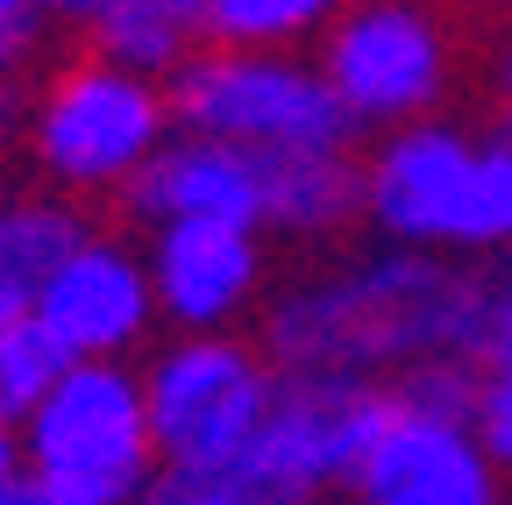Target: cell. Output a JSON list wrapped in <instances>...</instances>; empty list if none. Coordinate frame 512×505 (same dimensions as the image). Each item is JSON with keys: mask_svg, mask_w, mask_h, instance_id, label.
<instances>
[{"mask_svg": "<svg viewBox=\"0 0 512 505\" xmlns=\"http://www.w3.org/2000/svg\"><path fill=\"white\" fill-rule=\"evenodd\" d=\"M256 342L278 370L320 377H392L420 356H484L491 349V278L477 257L384 242L370 257L292 278L256 306Z\"/></svg>", "mask_w": 512, "mask_h": 505, "instance_id": "obj_1", "label": "cell"}, {"mask_svg": "<svg viewBox=\"0 0 512 505\" xmlns=\"http://www.w3.org/2000/svg\"><path fill=\"white\" fill-rule=\"evenodd\" d=\"M363 221L384 242L505 257L512 249V100L484 129L463 121H399L363 157Z\"/></svg>", "mask_w": 512, "mask_h": 505, "instance_id": "obj_2", "label": "cell"}, {"mask_svg": "<svg viewBox=\"0 0 512 505\" xmlns=\"http://www.w3.org/2000/svg\"><path fill=\"white\" fill-rule=\"evenodd\" d=\"M171 86L157 72L114 65L93 43L36 86L22 114V150L36 178L64 200H121L164 143H171Z\"/></svg>", "mask_w": 512, "mask_h": 505, "instance_id": "obj_3", "label": "cell"}, {"mask_svg": "<svg viewBox=\"0 0 512 505\" xmlns=\"http://www.w3.org/2000/svg\"><path fill=\"white\" fill-rule=\"evenodd\" d=\"M15 441L22 470L57 505H136L164 470L143 370H128V356H72Z\"/></svg>", "mask_w": 512, "mask_h": 505, "instance_id": "obj_4", "label": "cell"}, {"mask_svg": "<svg viewBox=\"0 0 512 505\" xmlns=\"http://www.w3.org/2000/svg\"><path fill=\"white\" fill-rule=\"evenodd\" d=\"M171 121L256 157L285 150H356V114L328 86L313 50H249V43H200L164 79Z\"/></svg>", "mask_w": 512, "mask_h": 505, "instance_id": "obj_5", "label": "cell"}, {"mask_svg": "<svg viewBox=\"0 0 512 505\" xmlns=\"http://www.w3.org/2000/svg\"><path fill=\"white\" fill-rule=\"evenodd\" d=\"M384 413H392V385H377V377L278 370L271 413L235 449L221 484L242 505H328L349 491Z\"/></svg>", "mask_w": 512, "mask_h": 505, "instance_id": "obj_6", "label": "cell"}, {"mask_svg": "<svg viewBox=\"0 0 512 505\" xmlns=\"http://www.w3.org/2000/svg\"><path fill=\"white\" fill-rule=\"evenodd\" d=\"M313 57L356 114V129H399V121L441 114L463 72L456 29L434 0H342Z\"/></svg>", "mask_w": 512, "mask_h": 505, "instance_id": "obj_7", "label": "cell"}, {"mask_svg": "<svg viewBox=\"0 0 512 505\" xmlns=\"http://www.w3.org/2000/svg\"><path fill=\"white\" fill-rule=\"evenodd\" d=\"M271 392H278V363L264 356V342L235 328L171 335L143 363L150 434L171 470H228L235 449L256 434V420L271 413Z\"/></svg>", "mask_w": 512, "mask_h": 505, "instance_id": "obj_8", "label": "cell"}, {"mask_svg": "<svg viewBox=\"0 0 512 505\" xmlns=\"http://www.w3.org/2000/svg\"><path fill=\"white\" fill-rule=\"evenodd\" d=\"M29 313H36V328L64 356H136L164 328L157 285H150V257L128 249L121 235H107V228H86L43 271Z\"/></svg>", "mask_w": 512, "mask_h": 505, "instance_id": "obj_9", "label": "cell"}, {"mask_svg": "<svg viewBox=\"0 0 512 505\" xmlns=\"http://www.w3.org/2000/svg\"><path fill=\"white\" fill-rule=\"evenodd\" d=\"M356 505H505V463L491 456V441L477 420H448L399 406L384 413L370 434V449L349 477Z\"/></svg>", "mask_w": 512, "mask_h": 505, "instance_id": "obj_10", "label": "cell"}, {"mask_svg": "<svg viewBox=\"0 0 512 505\" xmlns=\"http://www.w3.org/2000/svg\"><path fill=\"white\" fill-rule=\"evenodd\" d=\"M271 235L249 221H157L143 257L157 285V313L171 335H207V328H242L264 306L271 278Z\"/></svg>", "mask_w": 512, "mask_h": 505, "instance_id": "obj_11", "label": "cell"}, {"mask_svg": "<svg viewBox=\"0 0 512 505\" xmlns=\"http://www.w3.org/2000/svg\"><path fill=\"white\" fill-rule=\"evenodd\" d=\"M264 178H271V157H256L242 143H221V136H200V129H171V143L128 178V221H249L264 228Z\"/></svg>", "mask_w": 512, "mask_h": 505, "instance_id": "obj_12", "label": "cell"}, {"mask_svg": "<svg viewBox=\"0 0 512 505\" xmlns=\"http://www.w3.org/2000/svg\"><path fill=\"white\" fill-rule=\"evenodd\" d=\"M363 221V164L356 150H285L264 178V235L328 242Z\"/></svg>", "mask_w": 512, "mask_h": 505, "instance_id": "obj_13", "label": "cell"}, {"mask_svg": "<svg viewBox=\"0 0 512 505\" xmlns=\"http://www.w3.org/2000/svg\"><path fill=\"white\" fill-rule=\"evenodd\" d=\"M93 221L79 214V200L64 193H8L0 200V328L22 321L36 306L43 271L86 235Z\"/></svg>", "mask_w": 512, "mask_h": 505, "instance_id": "obj_14", "label": "cell"}, {"mask_svg": "<svg viewBox=\"0 0 512 505\" xmlns=\"http://www.w3.org/2000/svg\"><path fill=\"white\" fill-rule=\"evenodd\" d=\"M86 43L114 65L171 79L207 43V0H100V15L86 22Z\"/></svg>", "mask_w": 512, "mask_h": 505, "instance_id": "obj_15", "label": "cell"}, {"mask_svg": "<svg viewBox=\"0 0 512 505\" xmlns=\"http://www.w3.org/2000/svg\"><path fill=\"white\" fill-rule=\"evenodd\" d=\"M335 15H342V0H207V43L313 50Z\"/></svg>", "mask_w": 512, "mask_h": 505, "instance_id": "obj_16", "label": "cell"}, {"mask_svg": "<svg viewBox=\"0 0 512 505\" xmlns=\"http://www.w3.org/2000/svg\"><path fill=\"white\" fill-rule=\"evenodd\" d=\"M64 363H72V356L36 328V313H22V321L0 328V427H22L43 406V392L57 385Z\"/></svg>", "mask_w": 512, "mask_h": 505, "instance_id": "obj_17", "label": "cell"}, {"mask_svg": "<svg viewBox=\"0 0 512 505\" xmlns=\"http://www.w3.org/2000/svg\"><path fill=\"white\" fill-rule=\"evenodd\" d=\"M477 392H484V356H420L392 377L399 406L448 413V420H477Z\"/></svg>", "mask_w": 512, "mask_h": 505, "instance_id": "obj_18", "label": "cell"}, {"mask_svg": "<svg viewBox=\"0 0 512 505\" xmlns=\"http://www.w3.org/2000/svg\"><path fill=\"white\" fill-rule=\"evenodd\" d=\"M477 434L491 441V456L512 477V349L484 356V392H477Z\"/></svg>", "mask_w": 512, "mask_h": 505, "instance_id": "obj_19", "label": "cell"}, {"mask_svg": "<svg viewBox=\"0 0 512 505\" xmlns=\"http://www.w3.org/2000/svg\"><path fill=\"white\" fill-rule=\"evenodd\" d=\"M136 505H242V498L221 484V470H171L164 463Z\"/></svg>", "mask_w": 512, "mask_h": 505, "instance_id": "obj_20", "label": "cell"}, {"mask_svg": "<svg viewBox=\"0 0 512 505\" xmlns=\"http://www.w3.org/2000/svg\"><path fill=\"white\" fill-rule=\"evenodd\" d=\"M491 349H512V271L491 278ZM484 349V356H491Z\"/></svg>", "mask_w": 512, "mask_h": 505, "instance_id": "obj_21", "label": "cell"}, {"mask_svg": "<svg viewBox=\"0 0 512 505\" xmlns=\"http://www.w3.org/2000/svg\"><path fill=\"white\" fill-rule=\"evenodd\" d=\"M29 8H36L43 22H72V29H86V22L100 15V0H29Z\"/></svg>", "mask_w": 512, "mask_h": 505, "instance_id": "obj_22", "label": "cell"}, {"mask_svg": "<svg viewBox=\"0 0 512 505\" xmlns=\"http://www.w3.org/2000/svg\"><path fill=\"white\" fill-rule=\"evenodd\" d=\"M0 505H57V498H50V491H43L29 470H15L8 484H0Z\"/></svg>", "mask_w": 512, "mask_h": 505, "instance_id": "obj_23", "label": "cell"}, {"mask_svg": "<svg viewBox=\"0 0 512 505\" xmlns=\"http://www.w3.org/2000/svg\"><path fill=\"white\" fill-rule=\"evenodd\" d=\"M15 136H22V121H15V100H8V86H0V171H8V150H15Z\"/></svg>", "mask_w": 512, "mask_h": 505, "instance_id": "obj_24", "label": "cell"}, {"mask_svg": "<svg viewBox=\"0 0 512 505\" xmlns=\"http://www.w3.org/2000/svg\"><path fill=\"white\" fill-rule=\"evenodd\" d=\"M22 470V441H15V427H0V484H8Z\"/></svg>", "mask_w": 512, "mask_h": 505, "instance_id": "obj_25", "label": "cell"}, {"mask_svg": "<svg viewBox=\"0 0 512 505\" xmlns=\"http://www.w3.org/2000/svg\"><path fill=\"white\" fill-rule=\"evenodd\" d=\"M491 86H498V100H512V43L498 50V65H491Z\"/></svg>", "mask_w": 512, "mask_h": 505, "instance_id": "obj_26", "label": "cell"}]
</instances>
